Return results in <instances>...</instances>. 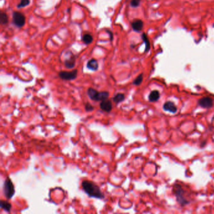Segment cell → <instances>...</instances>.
Segmentation results:
<instances>
[{
  "label": "cell",
  "mask_w": 214,
  "mask_h": 214,
  "mask_svg": "<svg viewBox=\"0 0 214 214\" xmlns=\"http://www.w3.org/2000/svg\"><path fill=\"white\" fill-rule=\"evenodd\" d=\"M65 66L67 68H72L76 66V58L74 57H71L65 61Z\"/></svg>",
  "instance_id": "cell-13"
},
{
  "label": "cell",
  "mask_w": 214,
  "mask_h": 214,
  "mask_svg": "<svg viewBox=\"0 0 214 214\" xmlns=\"http://www.w3.org/2000/svg\"><path fill=\"white\" fill-rule=\"evenodd\" d=\"M109 96V93L107 91L99 92V101H102L106 99H108Z\"/></svg>",
  "instance_id": "cell-18"
},
{
  "label": "cell",
  "mask_w": 214,
  "mask_h": 214,
  "mask_svg": "<svg viewBox=\"0 0 214 214\" xmlns=\"http://www.w3.org/2000/svg\"><path fill=\"white\" fill-rule=\"evenodd\" d=\"M0 206H1V208L2 209H3L4 210H5L7 212H10L11 210V204L7 201L1 200L0 201Z\"/></svg>",
  "instance_id": "cell-14"
},
{
  "label": "cell",
  "mask_w": 214,
  "mask_h": 214,
  "mask_svg": "<svg viewBox=\"0 0 214 214\" xmlns=\"http://www.w3.org/2000/svg\"><path fill=\"white\" fill-rule=\"evenodd\" d=\"M13 21L17 27H23L25 24V16L20 12L14 11L13 13Z\"/></svg>",
  "instance_id": "cell-3"
},
{
  "label": "cell",
  "mask_w": 214,
  "mask_h": 214,
  "mask_svg": "<svg viewBox=\"0 0 214 214\" xmlns=\"http://www.w3.org/2000/svg\"><path fill=\"white\" fill-rule=\"evenodd\" d=\"M174 193L177 198L178 202L182 205L188 203V201L184 198V192L180 185H176L174 187Z\"/></svg>",
  "instance_id": "cell-4"
},
{
  "label": "cell",
  "mask_w": 214,
  "mask_h": 214,
  "mask_svg": "<svg viewBox=\"0 0 214 214\" xmlns=\"http://www.w3.org/2000/svg\"><path fill=\"white\" fill-rule=\"evenodd\" d=\"M58 76L62 80L66 81H72L76 79L77 76V70H73L71 72L61 71L58 73Z\"/></svg>",
  "instance_id": "cell-5"
},
{
  "label": "cell",
  "mask_w": 214,
  "mask_h": 214,
  "mask_svg": "<svg viewBox=\"0 0 214 214\" xmlns=\"http://www.w3.org/2000/svg\"><path fill=\"white\" fill-rule=\"evenodd\" d=\"M160 97V92L157 90H154L151 92V93L149 95V101L150 102H156L159 100Z\"/></svg>",
  "instance_id": "cell-12"
},
{
  "label": "cell",
  "mask_w": 214,
  "mask_h": 214,
  "mask_svg": "<svg viewBox=\"0 0 214 214\" xmlns=\"http://www.w3.org/2000/svg\"><path fill=\"white\" fill-rule=\"evenodd\" d=\"M82 187L89 197L92 198L103 199L104 195L100 188L94 182L89 180H83L82 182Z\"/></svg>",
  "instance_id": "cell-1"
},
{
  "label": "cell",
  "mask_w": 214,
  "mask_h": 214,
  "mask_svg": "<svg viewBox=\"0 0 214 214\" xmlns=\"http://www.w3.org/2000/svg\"><path fill=\"white\" fill-rule=\"evenodd\" d=\"M30 3V0H21L20 3L18 4V8H20L25 7L29 5Z\"/></svg>",
  "instance_id": "cell-21"
},
{
  "label": "cell",
  "mask_w": 214,
  "mask_h": 214,
  "mask_svg": "<svg viewBox=\"0 0 214 214\" xmlns=\"http://www.w3.org/2000/svg\"><path fill=\"white\" fill-rule=\"evenodd\" d=\"M142 39H143V40L144 41V42L145 43V45H146L145 52H148V51L150 50V41H149L148 36H146V35L145 34H143V35H142Z\"/></svg>",
  "instance_id": "cell-17"
},
{
  "label": "cell",
  "mask_w": 214,
  "mask_h": 214,
  "mask_svg": "<svg viewBox=\"0 0 214 214\" xmlns=\"http://www.w3.org/2000/svg\"><path fill=\"white\" fill-rule=\"evenodd\" d=\"M131 26L134 31L139 32L143 30V22L141 20H136L132 22Z\"/></svg>",
  "instance_id": "cell-10"
},
{
  "label": "cell",
  "mask_w": 214,
  "mask_h": 214,
  "mask_svg": "<svg viewBox=\"0 0 214 214\" xmlns=\"http://www.w3.org/2000/svg\"><path fill=\"white\" fill-rule=\"evenodd\" d=\"M163 109L166 111H169L171 113H175L177 111V107L176 106L174 102L171 101L166 102L163 105Z\"/></svg>",
  "instance_id": "cell-8"
},
{
  "label": "cell",
  "mask_w": 214,
  "mask_h": 214,
  "mask_svg": "<svg viewBox=\"0 0 214 214\" xmlns=\"http://www.w3.org/2000/svg\"><path fill=\"white\" fill-rule=\"evenodd\" d=\"M101 109L106 113H110L113 109V104L109 99L102 101L100 104Z\"/></svg>",
  "instance_id": "cell-7"
},
{
  "label": "cell",
  "mask_w": 214,
  "mask_h": 214,
  "mask_svg": "<svg viewBox=\"0 0 214 214\" xmlns=\"http://www.w3.org/2000/svg\"><path fill=\"white\" fill-rule=\"evenodd\" d=\"M15 187L10 178H7L4 181L3 193L7 199H11L15 195Z\"/></svg>",
  "instance_id": "cell-2"
},
{
  "label": "cell",
  "mask_w": 214,
  "mask_h": 214,
  "mask_svg": "<svg viewBox=\"0 0 214 214\" xmlns=\"http://www.w3.org/2000/svg\"><path fill=\"white\" fill-rule=\"evenodd\" d=\"M107 32H108V33H109V34L110 35V40H113V35L112 34V32L109 31V30H107Z\"/></svg>",
  "instance_id": "cell-24"
},
{
  "label": "cell",
  "mask_w": 214,
  "mask_h": 214,
  "mask_svg": "<svg viewBox=\"0 0 214 214\" xmlns=\"http://www.w3.org/2000/svg\"><path fill=\"white\" fill-rule=\"evenodd\" d=\"M85 109L87 112H90V111H92L94 109V107L89 103V102H87L85 106Z\"/></svg>",
  "instance_id": "cell-23"
},
{
  "label": "cell",
  "mask_w": 214,
  "mask_h": 214,
  "mask_svg": "<svg viewBox=\"0 0 214 214\" xmlns=\"http://www.w3.org/2000/svg\"><path fill=\"white\" fill-rule=\"evenodd\" d=\"M87 67L93 71H96L99 68V63L96 59L92 58L88 61L87 63Z\"/></svg>",
  "instance_id": "cell-11"
},
{
  "label": "cell",
  "mask_w": 214,
  "mask_h": 214,
  "mask_svg": "<svg viewBox=\"0 0 214 214\" xmlns=\"http://www.w3.org/2000/svg\"><path fill=\"white\" fill-rule=\"evenodd\" d=\"M198 104L203 108H210L213 105V102L212 98L209 97H204L200 99L198 101Z\"/></svg>",
  "instance_id": "cell-6"
},
{
  "label": "cell",
  "mask_w": 214,
  "mask_h": 214,
  "mask_svg": "<svg viewBox=\"0 0 214 214\" xmlns=\"http://www.w3.org/2000/svg\"><path fill=\"white\" fill-rule=\"evenodd\" d=\"M124 99L125 96L124 94H122V93H118L117 94H116L113 97V100L116 104H119L120 102H122L124 101Z\"/></svg>",
  "instance_id": "cell-15"
},
{
  "label": "cell",
  "mask_w": 214,
  "mask_h": 214,
  "mask_svg": "<svg viewBox=\"0 0 214 214\" xmlns=\"http://www.w3.org/2000/svg\"><path fill=\"white\" fill-rule=\"evenodd\" d=\"M0 21H1V23L2 25H5L6 23H8V16L6 13L4 12L1 13V14H0Z\"/></svg>",
  "instance_id": "cell-19"
},
{
  "label": "cell",
  "mask_w": 214,
  "mask_h": 214,
  "mask_svg": "<svg viewBox=\"0 0 214 214\" xmlns=\"http://www.w3.org/2000/svg\"><path fill=\"white\" fill-rule=\"evenodd\" d=\"M143 80V75L141 73L139 76H138L135 79H134V81H133V83L135 86H139L142 83Z\"/></svg>",
  "instance_id": "cell-20"
},
{
  "label": "cell",
  "mask_w": 214,
  "mask_h": 214,
  "mask_svg": "<svg viewBox=\"0 0 214 214\" xmlns=\"http://www.w3.org/2000/svg\"><path fill=\"white\" fill-rule=\"evenodd\" d=\"M82 40L86 45H89L92 42L93 37L89 34H86L82 37Z\"/></svg>",
  "instance_id": "cell-16"
},
{
  "label": "cell",
  "mask_w": 214,
  "mask_h": 214,
  "mask_svg": "<svg viewBox=\"0 0 214 214\" xmlns=\"http://www.w3.org/2000/svg\"><path fill=\"white\" fill-rule=\"evenodd\" d=\"M141 3V0H131V3H130V4L132 7H138L139 6Z\"/></svg>",
  "instance_id": "cell-22"
},
{
  "label": "cell",
  "mask_w": 214,
  "mask_h": 214,
  "mask_svg": "<svg viewBox=\"0 0 214 214\" xmlns=\"http://www.w3.org/2000/svg\"><path fill=\"white\" fill-rule=\"evenodd\" d=\"M99 92L96 91L93 88H89L87 90V95L89 97V98L94 101H99Z\"/></svg>",
  "instance_id": "cell-9"
}]
</instances>
